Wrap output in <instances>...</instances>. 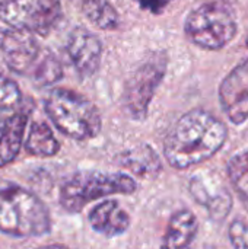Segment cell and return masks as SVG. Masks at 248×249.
Instances as JSON below:
<instances>
[{
  "instance_id": "obj_1",
  "label": "cell",
  "mask_w": 248,
  "mask_h": 249,
  "mask_svg": "<svg viewBox=\"0 0 248 249\" xmlns=\"http://www.w3.org/2000/svg\"><path fill=\"white\" fill-rule=\"evenodd\" d=\"M227 140V127L206 111L184 114L164 142V155L177 169H186L212 158Z\"/></svg>"
},
{
  "instance_id": "obj_2",
  "label": "cell",
  "mask_w": 248,
  "mask_h": 249,
  "mask_svg": "<svg viewBox=\"0 0 248 249\" xmlns=\"http://www.w3.org/2000/svg\"><path fill=\"white\" fill-rule=\"evenodd\" d=\"M51 231L45 204L20 187L0 190V232L12 238H35Z\"/></svg>"
},
{
  "instance_id": "obj_3",
  "label": "cell",
  "mask_w": 248,
  "mask_h": 249,
  "mask_svg": "<svg viewBox=\"0 0 248 249\" xmlns=\"http://www.w3.org/2000/svg\"><path fill=\"white\" fill-rule=\"evenodd\" d=\"M44 107L57 130L73 140H89L101 131L102 120L96 105L73 90L53 89Z\"/></svg>"
},
{
  "instance_id": "obj_4",
  "label": "cell",
  "mask_w": 248,
  "mask_h": 249,
  "mask_svg": "<svg viewBox=\"0 0 248 249\" xmlns=\"http://www.w3.org/2000/svg\"><path fill=\"white\" fill-rule=\"evenodd\" d=\"M136 188V181L123 172L82 171L63 182L58 200L66 212L79 213L94 200L114 194H133Z\"/></svg>"
},
{
  "instance_id": "obj_5",
  "label": "cell",
  "mask_w": 248,
  "mask_h": 249,
  "mask_svg": "<svg viewBox=\"0 0 248 249\" xmlns=\"http://www.w3.org/2000/svg\"><path fill=\"white\" fill-rule=\"evenodd\" d=\"M237 32L232 13L218 4L206 3L193 10L186 20V34L189 39L208 50L225 47Z\"/></svg>"
},
{
  "instance_id": "obj_6",
  "label": "cell",
  "mask_w": 248,
  "mask_h": 249,
  "mask_svg": "<svg viewBox=\"0 0 248 249\" xmlns=\"http://www.w3.org/2000/svg\"><path fill=\"white\" fill-rule=\"evenodd\" d=\"M165 67L167 57L156 53L130 74L123 93V105L130 118L137 121L146 118L149 104L165 74Z\"/></svg>"
},
{
  "instance_id": "obj_7",
  "label": "cell",
  "mask_w": 248,
  "mask_h": 249,
  "mask_svg": "<svg viewBox=\"0 0 248 249\" xmlns=\"http://www.w3.org/2000/svg\"><path fill=\"white\" fill-rule=\"evenodd\" d=\"M39 51L35 34L29 29L6 28L0 31V53L12 71L18 74L31 73Z\"/></svg>"
},
{
  "instance_id": "obj_8",
  "label": "cell",
  "mask_w": 248,
  "mask_h": 249,
  "mask_svg": "<svg viewBox=\"0 0 248 249\" xmlns=\"http://www.w3.org/2000/svg\"><path fill=\"white\" fill-rule=\"evenodd\" d=\"M219 99L224 112L234 124L248 120V60L237 66L222 82Z\"/></svg>"
},
{
  "instance_id": "obj_9",
  "label": "cell",
  "mask_w": 248,
  "mask_h": 249,
  "mask_svg": "<svg viewBox=\"0 0 248 249\" xmlns=\"http://www.w3.org/2000/svg\"><path fill=\"white\" fill-rule=\"evenodd\" d=\"M67 54L80 77L92 76L101 64L102 44L86 28H75L67 39Z\"/></svg>"
},
{
  "instance_id": "obj_10",
  "label": "cell",
  "mask_w": 248,
  "mask_h": 249,
  "mask_svg": "<svg viewBox=\"0 0 248 249\" xmlns=\"http://www.w3.org/2000/svg\"><path fill=\"white\" fill-rule=\"evenodd\" d=\"M191 193L196 200L209 210L210 216L215 220H224L232 207L231 193L228 191L227 185L219 179V177L193 178Z\"/></svg>"
},
{
  "instance_id": "obj_11",
  "label": "cell",
  "mask_w": 248,
  "mask_h": 249,
  "mask_svg": "<svg viewBox=\"0 0 248 249\" xmlns=\"http://www.w3.org/2000/svg\"><path fill=\"white\" fill-rule=\"evenodd\" d=\"M88 219L92 229L107 238L123 235L130 228V217L127 212L115 200H105L95 206Z\"/></svg>"
},
{
  "instance_id": "obj_12",
  "label": "cell",
  "mask_w": 248,
  "mask_h": 249,
  "mask_svg": "<svg viewBox=\"0 0 248 249\" xmlns=\"http://www.w3.org/2000/svg\"><path fill=\"white\" fill-rule=\"evenodd\" d=\"M197 231V219L190 210H180L174 213L167 226L161 249H191Z\"/></svg>"
},
{
  "instance_id": "obj_13",
  "label": "cell",
  "mask_w": 248,
  "mask_h": 249,
  "mask_svg": "<svg viewBox=\"0 0 248 249\" xmlns=\"http://www.w3.org/2000/svg\"><path fill=\"white\" fill-rule=\"evenodd\" d=\"M117 162L134 175L143 178H155L162 168L156 152L148 144H139L130 150L123 152Z\"/></svg>"
},
{
  "instance_id": "obj_14",
  "label": "cell",
  "mask_w": 248,
  "mask_h": 249,
  "mask_svg": "<svg viewBox=\"0 0 248 249\" xmlns=\"http://www.w3.org/2000/svg\"><path fill=\"white\" fill-rule=\"evenodd\" d=\"M28 117L23 112H16L7 117L4 130L0 136V168L13 162L23 144V136Z\"/></svg>"
},
{
  "instance_id": "obj_15",
  "label": "cell",
  "mask_w": 248,
  "mask_h": 249,
  "mask_svg": "<svg viewBox=\"0 0 248 249\" xmlns=\"http://www.w3.org/2000/svg\"><path fill=\"white\" fill-rule=\"evenodd\" d=\"M25 150L38 158H51L60 150V144L45 123H34L25 140Z\"/></svg>"
},
{
  "instance_id": "obj_16",
  "label": "cell",
  "mask_w": 248,
  "mask_h": 249,
  "mask_svg": "<svg viewBox=\"0 0 248 249\" xmlns=\"http://www.w3.org/2000/svg\"><path fill=\"white\" fill-rule=\"evenodd\" d=\"M61 18L60 0H37L35 12L29 23V31L42 36L50 35Z\"/></svg>"
},
{
  "instance_id": "obj_17",
  "label": "cell",
  "mask_w": 248,
  "mask_h": 249,
  "mask_svg": "<svg viewBox=\"0 0 248 249\" xmlns=\"http://www.w3.org/2000/svg\"><path fill=\"white\" fill-rule=\"evenodd\" d=\"M37 0H1L0 18L9 28H29Z\"/></svg>"
},
{
  "instance_id": "obj_18",
  "label": "cell",
  "mask_w": 248,
  "mask_h": 249,
  "mask_svg": "<svg viewBox=\"0 0 248 249\" xmlns=\"http://www.w3.org/2000/svg\"><path fill=\"white\" fill-rule=\"evenodd\" d=\"M29 74L38 86L53 85L63 74L61 63L50 50H41Z\"/></svg>"
},
{
  "instance_id": "obj_19",
  "label": "cell",
  "mask_w": 248,
  "mask_h": 249,
  "mask_svg": "<svg viewBox=\"0 0 248 249\" xmlns=\"http://www.w3.org/2000/svg\"><path fill=\"white\" fill-rule=\"evenodd\" d=\"M82 9L86 18L99 29H115L118 26V13L107 0H82Z\"/></svg>"
},
{
  "instance_id": "obj_20",
  "label": "cell",
  "mask_w": 248,
  "mask_h": 249,
  "mask_svg": "<svg viewBox=\"0 0 248 249\" xmlns=\"http://www.w3.org/2000/svg\"><path fill=\"white\" fill-rule=\"evenodd\" d=\"M228 175L248 212V152L235 155L228 162Z\"/></svg>"
},
{
  "instance_id": "obj_21",
  "label": "cell",
  "mask_w": 248,
  "mask_h": 249,
  "mask_svg": "<svg viewBox=\"0 0 248 249\" xmlns=\"http://www.w3.org/2000/svg\"><path fill=\"white\" fill-rule=\"evenodd\" d=\"M20 101L19 86L9 77L0 74V111L13 109Z\"/></svg>"
},
{
  "instance_id": "obj_22",
  "label": "cell",
  "mask_w": 248,
  "mask_h": 249,
  "mask_svg": "<svg viewBox=\"0 0 248 249\" xmlns=\"http://www.w3.org/2000/svg\"><path fill=\"white\" fill-rule=\"evenodd\" d=\"M228 236L234 249H248V223L235 220L231 223Z\"/></svg>"
},
{
  "instance_id": "obj_23",
  "label": "cell",
  "mask_w": 248,
  "mask_h": 249,
  "mask_svg": "<svg viewBox=\"0 0 248 249\" xmlns=\"http://www.w3.org/2000/svg\"><path fill=\"white\" fill-rule=\"evenodd\" d=\"M143 10L152 12V13H161L170 3L171 0H134Z\"/></svg>"
},
{
  "instance_id": "obj_24",
  "label": "cell",
  "mask_w": 248,
  "mask_h": 249,
  "mask_svg": "<svg viewBox=\"0 0 248 249\" xmlns=\"http://www.w3.org/2000/svg\"><path fill=\"white\" fill-rule=\"evenodd\" d=\"M38 249H72L69 247H64V245H60V244H53V245H45V247H41Z\"/></svg>"
},
{
  "instance_id": "obj_25",
  "label": "cell",
  "mask_w": 248,
  "mask_h": 249,
  "mask_svg": "<svg viewBox=\"0 0 248 249\" xmlns=\"http://www.w3.org/2000/svg\"><path fill=\"white\" fill-rule=\"evenodd\" d=\"M6 121H7V117H3V115L0 114V136H1V133H3V130H4Z\"/></svg>"
},
{
  "instance_id": "obj_26",
  "label": "cell",
  "mask_w": 248,
  "mask_h": 249,
  "mask_svg": "<svg viewBox=\"0 0 248 249\" xmlns=\"http://www.w3.org/2000/svg\"><path fill=\"white\" fill-rule=\"evenodd\" d=\"M0 1H1V0H0Z\"/></svg>"
},
{
  "instance_id": "obj_27",
  "label": "cell",
  "mask_w": 248,
  "mask_h": 249,
  "mask_svg": "<svg viewBox=\"0 0 248 249\" xmlns=\"http://www.w3.org/2000/svg\"><path fill=\"white\" fill-rule=\"evenodd\" d=\"M80 1H82V0H80Z\"/></svg>"
}]
</instances>
